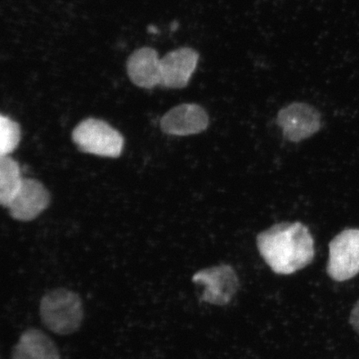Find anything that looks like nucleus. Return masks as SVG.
Returning <instances> with one entry per match:
<instances>
[{"instance_id":"obj_10","label":"nucleus","mask_w":359,"mask_h":359,"mask_svg":"<svg viewBox=\"0 0 359 359\" xmlns=\"http://www.w3.org/2000/svg\"><path fill=\"white\" fill-rule=\"evenodd\" d=\"M12 359H61L50 337L38 329L27 330L13 348Z\"/></svg>"},{"instance_id":"obj_13","label":"nucleus","mask_w":359,"mask_h":359,"mask_svg":"<svg viewBox=\"0 0 359 359\" xmlns=\"http://www.w3.org/2000/svg\"><path fill=\"white\" fill-rule=\"evenodd\" d=\"M349 323L353 330L359 334V299L354 304L351 314H350Z\"/></svg>"},{"instance_id":"obj_11","label":"nucleus","mask_w":359,"mask_h":359,"mask_svg":"<svg viewBox=\"0 0 359 359\" xmlns=\"http://www.w3.org/2000/svg\"><path fill=\"white\" fill-rule=\"evenodd\" d=\"M24 179L17 161L8 156L0 158V202L7 208L20 191Z\"/></svg>"},{"instance_id":"obj_6","label":"nucleus","mask_w":359,"mask_h":359,"mask_svg":"<svg viewBox=\"0 0 359 359\" xmlns=\"http://www.w3.org/2000/svg\"><path fill=\"white\" fill-rule=\"evenodd\" d=\"M192 281L204 287L201 302L219 306L230 303L240 287L236 272L229 264L201 269L193 276Z\"/></svg>"},{"instance_id":"obj_12","label":"nucleus","mask_w":359,"mask_h":359,"mask_svg":"<svg viewBox=\"0 0 359 359\" xmlns=\"http://www.w3.org/2000/svg\"><path fill=\"white\" fill-rule=\"evenodd\" d=\"M21 137L20 125L6 116H0V155L8 156L19 145Z\"/></svg>"},{"instance_id":"obj_9","label":"nucleus","mask_w":359,"mask_h":359,"mask_svg":"<svg viewBox=\"0 0 359 359\" xmlns=\"http://www.w3.org/2000/svg\"><path fill=\"white\" fill-rule=\"evenodd\" d=\"M50 196L41 182L34 179H24L19 191L7 208L13 219L29 222L48 208Z\"/></svg>"},{"instance_id":"obj_3","label":"nucleus","mask_w":359,"mask_h":359,"mask_svg":"<svg viewBox=\"0 0 359 359\" xmlns=\"http://www.w3.org/2000/svg\"><path fill=\"white\" fill-rule=\"evenodd\" d=\"M41 321L52 333L71 335L83 325L84 309L80 296L73 290L55 288L47 292L39 304Z\"/></svg>"},{"instance_id":"obj_5","label":"nucleus","mask_w":359,"mask_h":359,"mask_svg":"<svg viewBox=\"0 0 359 359\" xmlns=\"http://www.w3.org/2000/svg\"><path fill=\"white\" fill-rule=\"evenodd\" d=\"M327 275L335 281H346L359 273V230L348 229L330 243Z\"/></svg>"},{"instance_id":"obj_1","label":"nucleus","mask_w":359,"mask_h":359,"mask_svg":"<svg viewBox=\"0 0 359 359\" xmlns=\"http://www.w3.org/2000/svg\"><path fill=\"white\" fill-rule=\"evenodd\" d=\"M199 58V53L190 47L175 49L161 58L154 48L143 47L129 56L127 71L137 87L180 89L189 83Z\"/></svg>"},{"instance_id":"obj_8","label":"nucleus","mask_w":359,"mask_h":359,"mask_svg":"<svg viewBox=\"0 0 359 359\" xmlns=\"http://www.w3.org/2000/svg\"><path fill=\"white\" fill-rule=\"evenodd\" d=\"M209 123V115L203 107L196 103H183L161 118V128L165 134L186 137L204 132Z\"/></svg>"},{"instance_id":"obj_4","label":"nucleus","mask_w":359,"mask_h":359,"mask_svg":"<svg viewBox=\"0 0 359 359\" xmlns=\"http://www.w3.org/2000/svg\"><path fill=\"white\" fill-rule=\"evenodd\" d=\"M73 140L82 151L102 157L116 158L122 154L124 138L104 121L88 118L73 132Z\"/></svg>"},{"instance_id":"obj_7","label":"nucleus","mask_w":359,"mask_h":359,"mask_svg":"<svg viewBox=\"0 0 359 359\" xmlns=\"http://www.w3.org/2000/svg\"><path fill=\"white\" fill-rule=\"evenodd\" d=\"M277 123L287 140L299 142L320 131L321 116L316 107L295 102L283 107L278 114Z\"/></svg>"},{"instance_id":"obj_2","label":"nucleus","mask_w":359,"mask_h":359,"mask_svg":"<svg viewBox=\"0 0 359 359\" xmlns=\"http://www.w3.org/2000/svg\"><path fill=\"white\" fill-rule=\"evenodd\" d=\"M260 255L278 275L288 276L309 266L314 257V242L300 222L275 224L257 236Z\"/></svg>"}]
</instances>
